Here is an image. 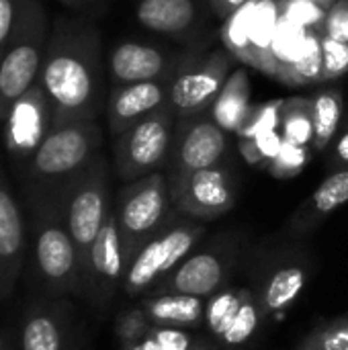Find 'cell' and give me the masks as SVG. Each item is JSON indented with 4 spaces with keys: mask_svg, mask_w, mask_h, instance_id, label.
<instances>
[{
    "mask_svg": "<svg viewBox=\"0 0 348 350\" xmlns=\"http://www.w3.org/2000/svg\"><path fill=\"white\" fill-rule=\"evenodd\" d=\"M343 111H345V96L340 88H324L312 96V115H314L312 148L324 152L332 144L343 121Z\"/></svg>",
    "mask_w": 348,
    "mask_h": 350,
    "instance_id": "obj_26",
    "label": "cell"
},
{
    "mask_svg": "<svg viewBox=\"0 0 348 350\" xmlns=\"http://www.w3.org/2000/svg\"><path fill=\"white\" fill-rule=\"evenodd\" d=\"M228 156V133L209 115L178 119L166 174H187L219 164H230Z\"/></svg>",
    "mask_w": 348,
    "mask_h": 350,
    "instance_id": "obj_17",
    "label": "cell"
},
{
    "mask_svg": "<svg viewBox=\"0 0 348 350\" xmlns=\"http://www.w3.org/2000/svg\"><path fill=\"white\" fill-rule=\"evenodd\" d=\"M135 18L150 31L180 35L197 23L199 8L195 0H139Z\"/></svg>",
    "mask_w": 348,
    "mask_h": 350,
    "instance_id": "obj_24",
    "label": "cell"
},
{
    "mask_svg": "<svg viewBox=\"0 0 348 350\" xmlns=\"http://www.w3.org/2000/svg\"><path fill=\"white\" fill-rule=\"evenodd\" d=\"M0 350H16L14 349V342L10 338V334L0 326Z\"/></svg>",
    "mask_w": 348,
    "mask_h": 350,
    "instance_id": "obj_44",
    "label": "cell"
},
{
    "mask_svg": "<svg viewBox=\"0 0 348 350\" xmlns=\"http://www.w3.org/2000/svg\"><path fill=\"white\" fill-rule=\"evenodd\" d=\"M53 129V111L51 103L39 82H35L8 111L2 121V142L4 150L18 172L43 139Z\"/></svg>",
    "mask_w": 348,
    "mask_h": 350,
    "instance_id": "obj_15",
    "label": "cell"
},
{
    "mask_svg": "<svg viewBox=\"0 0 348 350\" xmlns=\"http://www.w3.org/2000/svg\"><path fill=\"white\" fill-rule=\"evenodd\" d=\"M113 209L127 258L131 260L135 250L160 232L176 211L170 199L166 174L160 170L125 183L117 193Z\"/></svg>",
    "mask_w": 348,
    "mask_h": 350,
    "instance_id": "obj_9",
    "label": "cell"
},
{
    "mask_svg": "<svg viewBox=\"0 0 348 350\" xmlns=\"http://www.w3.org/2000/svg\"><path fill=\"white\" fill-rule=\"evenodd\" d=\"M336 168H348V131L340 135V139L334 146L332 154V170Z\"/></svg>",
    "mask_w": 348,
    "mask_h": 350,
    "instance_id": "obj_42",
    "label": "cell"
},
{
    "mask_svg": "<svg viewBox=\"0 0 348 350\" xmlns=\"http://www.w3.org/2000/svg\"><path fill=\"white\" fill-rule=\"evenodd\" d=\"M37 82L51 103L53 127L96 121L107 105L98 31L84 21H53Z\"/></svg>",
    "mask_w": 348,
    "mask_h": 350,
    "instance_id": "obj_1",
    "label": "cell"
},
{
    "mask_svg": "<svg viewBox=\"0 0 348 350\" xmlns=\"http://www.w3.org/2000/svg\"><path fill=\"white\" fill-rule=\"evenodd\" d=\"M18 350H76L78 316L70 297H37L18 324Z\"/></svg>",
    "mask_w": 348,
    "mask_h": 350,
    "instance_id": "obj_16",
    "label": "cell"
},
{
    "mask_svg": "<svg viewBox=\"0 0 348 350\" xmlns=\"http://www.w3.org/2000/svg\"><path fill=\"white\" fill-rule=\"evenodd\" d=\"M222 350H224V349H222Z\"/></svg>",
    "mask_w": 348,
    "mask_h": 350,
    "instance_id": "obj_50",
    "label": "cell"
},
{
    "mask_svg": "<svg viewBox=\"0 0 348 350\" xmlns=\"http://www.w3.org/2000/svg\"><path fill=\"white\" fill-rule=\"evenodd\" d=\"M152 334L162 350H189L197 340V338H193L191 330H185V328L152 326Z\"/></svg>",
    "mask_w": 348,
    "mask_h": 350,
    "instance_id": "obj_39",
    "label": "cell"
},
{
    "mask_svg": "<svg viewBox=\"0 0 348 350\" xmlns=\"http://www.w3.org/2000/svg\"><path fill=\"white\" fill-rule=\"evenodd\" d=\"M320 35H326L330 39L348 43V2L336 0L328 8L326 21H324V29H322Z\"/></svg>",
    "mask_w": 348,
    "mask_h": 350,
    "instance_id": "obj_38",
    "label": "cell"
},
{
    "mask_svg": "<svg viewBox=\"0 0 348 350\" xmlns=\"http://www.w3.org/2000/svg\"><path fill=\"white\" fill-rule=\"evenodd\" d=\"M189 350H222V347L211 336H207V338H197L195 345Z\"/></svg>",
    "mask_w": 348,
    "mask_h": 350,
    "instance_id": "obj_43",
    "label": "cell"
},
{
    "mask_svg": "<svg viewBox=\"0 0 348 350\" xmlns=\"http://www.w3.org/2000/svg\"><path fill=\"white\" fill-rule=\"evenodd\" d=\"M119 350H144V347H142V340H139V342L123 345V347H119Z\"/></svg>",
    "mask_w": 348,
    "mask_h": 350,
    "instance_id": "obj_45",
    "label": "cell"
},
{
    "mask_svg": "<svg viewBox=\"0 0 348 350\" xmlns=\"http://www.w3.org/2000/svg\"><path fill=\"white\" fill-rule=\"evenodd\" d=\"M285 98H273L269 103L263 105H254L252 113L248 117V121L244 123V127L236 133L238 139H250L256 137L260 133H269V131H279L281 125V111H283Z\"/></svg>",
    "mask_w": 348,
    "mask_h": 350,
    "instance_id": "obj_34",
    "label": "cell"
},
{
    "mask_svg": "<svg viewBox=\"0 0 348 350\" xmlns=\"http://www.w3.org/2000/svg\"><path fill=\"white\" fill-rule=\"evenodd\" d=\"M345 2H348V0H345Z\"/></svg>",
    "mask_w": 348,
    "mask_h": 350,
    "instance_id": "obj_49",
    "label": "cell"
},
{
    "mask_svg": "<svg viewBox=\"0 0 348 350\" xmlns=\"http://www.w3.org/2000/svg\"><path fill=\"white\" fill-rule=\"evenodd\" d=\"M68 2H78V0H68Z\"/></svg>",
    "mask_w": 348,
    "mask_h": 350,
    "instance_id": "obj_47",
    "label": "cell"
},
{
    "mask_svg": "<svg viewBox=\"0 0 348 350\" xmlns=\"http://www.w3.org/2000/svg\"><path fill=\"white\" fill-rule=\"evenodd\" d=\"M178 64H174L172 57L162 49L137 41L117 43L107 59L111 88L164 78Z\"/></svg>",
    "mask_w": 348,
    "mask_h": 350,
    "instance_id": "obj_21",
    "label": "cell"
},
{
    "mask_svg": "<svg viewBox=\"0 0 348 350\" xmlns=\"http://www.w3.org/2000/svg\"><path fill=\"white\" fill-rule=\"evenodd\" d=\"M348 203V168L332 170L318 189L293 211L287 219L283 234L285 238L304 240L314 230H318L336 209Z\"/></svg>",
    "mask_w": 348,
    "mask_h": 350,
    "instance_id": "obj_20",
    "label": "cell"
},
{
    "mask_svg": "<svg viewBox=\"0 0 348 350\" xmlns=\"http://www.w3.org/2000/svg\"><path fill=\"white\" fill-rule=\"evenodd\" d=\"M129 258L117 226L115 209H111L92 248L88 250L80 273V299L92 310L105 312L123 287Z\"/></svg>",
    "mask_w": 348,
    "mask_h": 350,
    "instance_id": "obj_12",
    "label": "cell"
},
{
    "mask_svg": "<svg viewBox=\"0 0 348 350\" xmlns=\"http://www.w3.org/2000/svg\"><path fill=\"white\" fill-rule=\"evenodd\" d=\"M176 121V111L168 100L158 111L117 135L113 144V166L117 178L131 183L168 168Z\"/></svg>",
    "mask_w": 348,
    "mask_h": 350,
    "instance_id": "obj_8",
    "label": "cell"
},
{
    "mask_svg": "<svg viewBox=\"0 0 348 350\" xmlns=\"http://www.w3.org/2000/svg\"><path fill=\"white\" fill-rule=\"evenodd\" d=\"M312 158V150L310 146H297V144H291L287 139H283V146H281V152L277 154V158L269 164L267 172L275 178H281V180H287V178H293L297 176L310 162Z\"/></svg>",
    "mask_w": 348,
    "mask_h": 350,
    "instance_id": "obj_36",
    "label": "cell"
},
{
    "mask_svg": "<svg viewBox=\"0 0 348 350\" xmlns=\"http://www.w3.org/2000/svg\"><path fill=\"white\" fill-rule=\"evenodd\" d=\"M283 146V135L279 131L260 133L250 139H238V150L246 164L254 168H269V164L277 158Z\"/></svg>",
    "mask_w": 348,
    "mask_h": 350,
    "instance_id": "obj_32",
    "label": "cell"
},
{
    "mask_svg": "<svg viewBox=\"0 0 348 350\" xmlns=\"http://www.w3.org/2000/svg\"><path fill=\"white\" fill-rule=\"evenodd\" d=\"M252 103H250V78H248V68L242 64L236 70H232L230 78L226 80L224 88L215 96L209 117L226 131V133H238L244 123L248 121L252 113Z\"/></svg>",
    "mask_w": 348,
    "mask_h": 350,
    "instance_id": "obj_23",
    "label": "cell"
},
{
    "mask_svg": "<svg viewBox=\"0 0 348 350\" xmlns=\"http://www.w3.org/2000/svg\"><path fill=\"white\" fill-rule=\"evenodd\" d=\"M62 205L68 230L80 254L82 273V262L113 209L111 170L105 154H98L94 162L66 187Z\"/></svg>",
    "mask_w": 348,
    "mask_h": 350,
    "instance_id": "obj_10",
    "label": "cell"
},
{
    "mask_svg": "<svg viewBox=\"0 0 348 350\" xmlns=\"http://www.w3.org/2000/svg\"><path fill=\"white\" fill-rule=\"evenodd\" d=\"M236 57L226 49L217 47L201 62L183 59L172 80L170 103L178 119L207 115L215 96L224 88L232 74Z\"/></svg>",
    "mask_w": 348,
    "mask_h": 350,
    "instance_id": "obj_14",
    "label": "cell"
},
{
    "mask_svg": "<svg viewBox=\"0 0 348 350\" xmlns=\"http://www.w3.org/2000/svg\"><path fill=\"white\" fill-rule=\"evenodd\" d=\"M308 35L310 31L281 18L269 49V57H267V66H265V74L279 78L281 72L285 68H289L306 49L308 43Z\"/></svg>",
    "mask_w": 348,
    "mask_h": 350,
    "instance_id": "obj_27",
    "label": "cell"
},
{
    "mask_svg": "<svg viewBox=\"0 0 348 350\" xmlns=\"http://www.w3.org/2000/svg\"><path fill=\"white\" fill-rule=\"evenodd\" d=\"M205 232V221L174 211L168 224L135 250L127 265L121 291L129 299H142L152 293L203 242Z\"/></svg>",
    "mask_w": 348,
    "mask_h": 350,
    "instance_id": "obj_6",
    "label": "cell"
},
{
    "mask_svg": "<svg viewBox=\"0 0 348 350\" xmlns=\"http://www.w3.org/2000/svg\"><path fill=\"white\" fill-rule=\"evenodd\" d=\"M29 258V219L0 158V304L10 299Z\"/></svg>",
    "mask_w": 348,
    "mask_h": 350,
    "instance_id": "obj_18",
    "label": "cell"
},
{
    "mask_svg": "<svg viewBox=\"0 0 348 350\" xmlns=\"http://www.w3.org/2000/svg\"><path fill=\"white\" fill-rule=\"evenodd\" d=\"M295 350H348V314L320 322L299 340Z\"/></svg>",
    "mask_w": 348,
    "mask_h": 350,
    "instance_id": "obj_30",
    "label": "cell"
},
{
    "mask_svg": "<svg viewBox=\"0 0 348 350\" xmlns=\"http://www.w3.org/2000/svg\"><path fill=\"white\" fill-rule=\"evenodd\" d=\"M314 275V254L302 240L281 236L279 242L260 244L248 260V287L265 320H281L302 297Z\"/></svg>",
    "mask_w": 348,
    "mask_h": 350,
    "instance_id": "obj_4",
    "label": "cell"
},
{
    "mask_svg": "<svg viewBox=\"0 0 348 350\" xmlns=\"http://www.w3.org/2000/svg\"><path fill=\"white\" fill-rule=\"evenodd\" d=\"M64 2H68V0H64Z\"/></svg>",
    "mask_w": 348,
    "mask_h": 350,
    "instance_id": "obj_48",
    "label": "cell"
},
{
    "mask_svg": "<svg viewBox=\"0 0 348 350\" xmlns=\"http://www.w3.org/2000/svg\"><path fill=\"white\" fill-rule=\"evenodd\" d=\"M152 326L197 330L205 326L207 299L187 293H150L137 301Z\"/></svg>",
    "mask_w": 348,
    "mask_h": 350,
    "instance_id": "obj_22",
    "label": "cell"
},
{
    "mask_svg": "<svg viewBox=\"0 0 348 350\" xmlns=\"http://www.w3.org/2000/svg\"><path fill=\"white\" fill-rule=\"evenodd\" d=\"M265 314L250 287L226 285L207 297L205 328L224 350H244L265 326Z\"/></svg>",
    "mask_w": 348,
    "mask_h": 350,
    "instance_id": "obj_13",
    "label": "cell"
},
{
    "mask_svg": "<svg viewBox=\"0 0 348 350\" xmlns=\"http://www.w3.org/2000/svg\"><path fill=\"white\" fill-rule=\"evenodd\" d=\"M281 21L279 0H250L248 18V43H250V66L265 72L269 49Z\"/></svg>",
    "mask_w": 348,
    "mask_h": 350,
    "instance_id": "obj_25",
    "label": "cell"
},
{
    "mask_svg": "<svg viewBox=\"0 0 348 350\" xmlns=\"http://www.w3.org/2000/svg\"><path fill=\"white\" fill-rule=\"evenodd\" d=\"M248 18L250 2L232 12L222 27V43L236 57V62L250 66V43H248Z\"/></svg>",
    "mask_w": 348,
    "mask_h": 350,
    "instance_id": "obj_31",
    "label": "cell"
},
{
    "mask_svg": "<svg viewBox=\"0 0 348 350\" xmlns=\"http://www.w3.org/2000/svg\"><path fill=\"white\" fill-rule=\"evenodd\" d=\"M246 2H250V0H209L213 14L219 16L222 21H226L232 12H236V10H238L240 6H244Z\"/></svg>",
    "mask_w": 348,
    "mask_h": 350,
    "instance_id": "obj_41",
    "label": "cell"
},
{
    "mask_svg": "<svg viewBox=\"0 0 348 350\" xmlns=\"http://www.w3.org/2000/svg\"><path fill=\"white\" fill-rule=\"evenodd\" d=\"M49 31L41 0H16L14 25L0 57V123L39 80Z\"/></svg>",
    "mask_w": 348,
    "mask_h": 350,
    "instance_id": "obj_5",
    "label": "cell"
},
{
    "mask_svg": "<svg viewBox=\"0 0 348 350\" xmlns=\"http://www.w3.org/2000/svg\"><path fill=\"white\" fill-rule=\"evenodd\" d=\"M172 205L178 213L211 221L236 207L238 180L230 164H219L187 174H166Z\"/></svg>",
    "mask_w": 348,
    "mask_h": 350,
    "instance_id": "obj_11",
    "label": "cell"
},
{
    "mask_svg": "<svg viewBox=\"0 0 348 350\" xmlns=\"http://www.w3.org/2000/svg\"><path fill=\"white\" fill-rule=\"evenodd\" d=\"M16 16V0H0V57Z\"/></svg>",
    "mask_w": 348,
    "mask_h": 350,
    "instance_id": "obj_40",
    "label": "cell"
},
{
    "mask_svg": "<svg viewBox=\"0 0 348 350\" xmlns=\"http://www.w3.org/2000/svg\"><path fill=\"white\" fill-rule=\"evenodd\" d=\"M322 70H324V59H322V35L316 31H310L308 43L304 53L281 72L277 78L279 82L287 86H310V84H320L322 82Z\"/></svg>",
    "mask_w": 348,
    "mask_h": 350,
    "instance_id": "obj_29",
    "label": "cell"
},
{
    "mask_svg": "<svg viewBox=\"0 0 348 350\" xmlns=\"http://www.w3.org/2000/svg\"><path fill=\"white\" fill-rule=\"evenodd\" d=\"M244 248L246 236L242 232H219L201 242L152 293H187L207 299L232 283Z\"/></svg>",
    "mask_w": 348,
    "mask_h": 350,
    "instance_id": "obj_7",
    "label": "cell"
},
{
    "mask_svg": "<svg viewBox=\"0 0 348 350\" xmlns=\"http://www.w3.org/2000/svg\"><path fill=\"white\" fill-rule=\"evenodd\" d=\"M178 66L166 74L164 78L150 80V82H137V84H125V86H113L105 113H107V127L113 133V137L121 135L154 111H158L162 105L170 100V88Z\"/></svg>",
    "mask_w": 348,
    "mask_h": 350,
    "instance_id": "obj_19",
    "label": "cell"
},
{
    "mask_svg": "<svg viewBox=\"0 0 348 350\" xmlns=\"http://www.w3.org/2000/svg\"><path fill=\"white\" fill-rule=\"evenodd\" d=\"M279 133L283 139L310 146L314 144V115H312V96H289L285 98L281 111V125Z\"/></svg>",
    "mask_w": 348,
    "mask_h": 350,
    "instance_id": "obj_28",
    "label": "cell"
},
{
    "mask_svg": "<svg viewBox=\"0 0 348 350\" xmlns=\"http://www.w3.org/2000/svg\"><path fill=\"white\" fill-rule=\"evenodd\" d=\"M312 2H316V4H320V6H324V8L328 10V8H330V6H332L336 0H312Z\"/></svg>",
    "mask_w": 348,
    "mask_h": 350,
    "instance_id": "obj_46",
    "label": "cell"
},
{
    "mask_svg": "<svg viewBox=\"0 0 348 350\" xmlns=\"http://www.w3.org/2000/svg\"><path fill=\"white\" fill-rule=\"evenodd\" d=\"M281 18L306 29L322 33L324 21H326V8L312 2V0H279Z\"/></svg>",
    "mask_w": 348,
    "mask_h": 350,
    "instance_id": "obj_35",
    "label": "cell"
},
{
    "mask_svg": "<svg viewBox=\"0 0 348 350\" xmlns=\"http://www.w3.org/2000/svg\"><path fill=\"white\" fill-rule=\"evenodd\" d=\"M29 219V271L39 297H80V254L62 195L23 197Z\"/></svg>",
    "mask_w": 348,
    "mask_h": 350,
    "instance_id": "obj_2",
    "label": "cell"
},
{
    "mask_svg": "<svg viewBox=\"0 0 348 350\" xmlns=\"http://www.w3.org/2000/svg\"><path fill=\"white\" fill-rule=\"evenodd\" d=\"M103 148L96 121H78L53 127L31 160L16 172L21 195H64L66 187L84 172Z\"/></svg>",
    "mask_w": 348,
    "mask_h": 350,
    "instance_id": "obj_3",
    "label": "cell"
},
{
    "mask_svg": "<svg viewBox=\"0 0 348 350\" xmlns=\"http://www.w3.org/2000/svg\"><path fill=\"white\" fill-rule=\"evenodd\" d=\"M322 82H332L348 74V43L322 35Z\"/></svg>",
    "mask_w": 348,
    "mask_h": 350,
    "instance_id": "obj_37",
    "label": "cell"
},
{
    "mask_svg": "<svg viewBox=\"0 0 348 350\" xmlns=\"http://www.w3.org/2000/svg\"><path fill=\"white\" fill-rule=\"evenodd\" d=\"M150 330H152V322L148 320V316H146V312H144V308L139 304L123 308L117 314L115 328H113L117 347L139 342V340H144L148 336Z\"/></svg>",
    "mask_w": 348,
    "mask_h": 350,
    "instance_id": "obj_33",
    "label": "cell"
}]
</instances>
